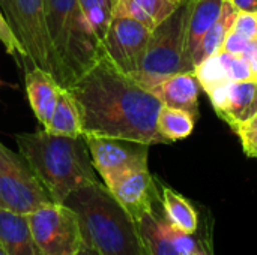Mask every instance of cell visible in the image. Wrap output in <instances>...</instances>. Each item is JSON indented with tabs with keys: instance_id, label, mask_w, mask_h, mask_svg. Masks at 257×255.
Returning a JSON list of instances; mask_svg holds the SVG:
<instances>
[{
	"instance_id": "cell-1",
	"label": "cell",
	"mask_w": 257,
	"mask_h": 255,
	"mask_svg": "<svg viewBox=\"0 0 257 255\" xmlns=\"http://www.w3.org/2000/svg\"><path fill=\"white\" fill-rule=\"evenodd\" d=\"M68 89L81 110L83 137L167 144L157 131L161 101L105 56Z\"/></svg>"
},
{
	"instance_id": "cell-2",
	"label": "cell",
	"mask_w": 257,
	"mask_h": 255,
	"mask_svg": "<svg viewBox=\"0 0 257 255\" xmlns=\"http://www.w3.org/2000/svg\"><path fill=\"white\" fill-rule=\"evenodd\" d=\"M15 141L53 203L63 204L71 192L99 182L84 137H62L44 129L17 134Z\"/></svg>"
},
{
	"instance_id": "cell-3",
	"label": "cell",
	"mask_w": 257,
	"mask_h": 255,
	"mask_svg": "<svg viewBox=\"0 0 257 255\" xmlns=\"http://www.w3.org/2000/svg\"><path fill=\"white\" fill-rule=\"evenodd\" d=\"M77 216L83 243L98 255H149L137 222L102 182L71 192L63 201Z\"/></svg>"
},
{
	"instance_id": "cell-4",
	"label": "cell",
	"mask_w": 257,
	"mask_h": 255,
	"mask_svg": "<svg viewBox=\"0 0 257 255\" xmlns=\"http://www.w3.org/2000/svg\"><path fill=\"white\" fill-rule=\"evenodd\" d=\"M50 38L60 63V86L71 87L101 57L102 45L78 0H44Z\"/></svg>"
},
{
	"instance_id": "cell-5",
	"label": "cell",
	"mask_w": 257,
	"mask_h": 255,
	"mask_svg": "<svg viewBox=\"0 0 257 255\" xmlns=\"http://www.w3.org/2000/svg\"><path fill=\"white\" fill-rule=\"evenodd\" d=\"M190 0H181L178 8L155 29L133 78L146 90L178 72L194 71L187 56V20Z\"/></svg>"
},
{
	"instance_id": "cell-6",
	"label": "cell",
	"mask_w": 257,
	"mask_h": 255,
	"mask_svg": "<svg viewBox=\"0 0 257 255\" xmlns=\"http://www.w3.org/2000/svg\"><path fill=\"white\" fill-rule=\"evenodd\" d=\"M0 8L27 60L60 84V63L50 38L44 0H0Z\"/></svg>"
},
{
	"instance_id": "cell-7",
	"label": "cell",
	"mask_w": 257,
	"mask_h": 255,
	"mask_svg": "<svg viewBox=\"0 0 257 255\" xmlns=\"http://www.w3.org/2000/svg\"><path fill=\"white\" fill-rule=\"evenodd\" d=\"M0 203L18 215H29L53 203L27 161L0 143Z\"/></svg>"
},
{
	"instance_id": "cell-8",
	"label": "cell",
	"mask_w": 257,
	"mask_h": 255,
	"mask_svg": "<svg viewBox=\"0 0 257 255\" xmlns=\"http://www.w3.org/2000/svg\"><path fill=\"white\" fill-rule=\"evenodd\" d=\"M26 219L42 255H78L84 246L78 219L65 204H44Z\"/></svg>"
},
{
	"instance_id": "cell-9",
	"label": "cell",
	"mask_w": 257,
	"mask_h": 255,
	"mask_svg": "<svg viewBox=\"0 0 257 255\" xmlns=\"http://www.w3.org/2000/svg\"><path fill=\"white\" fill-rule=\"evenodd\" d=\"M84 140L89 147L93 168L107 188L130 171L148 168L149 144L93 135H86Z\"/></svg>"
},
{
	"instance_id": "cell-10",
	"label": "cell",
	"mask_w": 257,
	"mask_h": 255,
	"mask_svg": "<svg viewBox=\"0 0 257 255\" xmlns=\"http://www.w3.org/2000/svg\"><path fill=\"white\" fill-rule=\"evenodd\" d=\"M151 30L128 17H113L102 41L104 56L123 74L134 75L143 60Z\"/></svg>"
},
{
	"instance_id": "cell-11",
	"label": "cell",
	"mask_w": 257,
	"mask_h": 255,
	"mask_svg": "<svg viewBox=\"0 0 257 255\" xmlns=\"http://www.w3.org/2000/svg\"><path fill=\"white\" fill-rule=\"evenodd\" d=\"M108 191L136 222L154 212L157 203L161 200L160 186L149 168H139L123 174L108 186Z\"/></svg>"
},
{
	"instance_id": "cell-12",
	"label": "cell",
	"mask_w": 257,
	"mask_h": 255,
	"mask_svg": "<svg viewBox=\"0 0 257 255\" xmlns=\"http://www.w3.org/2000/svg\"><path fill=\"white\" fill-rule=\"evenodd\" d=\"M208 96L218 117L235 129L256 113L257 83L256 80L227 81L209 90Z\"/></svg>"
},
{
	"instance_id": "cell-13",
	"label": "cell",
	"mask_w": 257,
	"mask_h": 255,
	"mask_svg": "<svg viewBox=\"0 0 257 255\" xmlns=\"http://www.w3.org/2000/svg\"><path fill=\"white\" fill-rule=\"evenodd\" d=\"M163 105L188 111L196 119L199 117V92L200 84L194 71L178 72L158 81L149 89Z\"/></svg>"
},
{
	"instance_id": "cell-14",
	"label": "cell",
	"mask_w": 257,
	"mask_h": 255,
	"mask_svg": "<svg viewBox=\"0 0 257 255\" xmlns=\"http://www.w3.org/2000/svg\"><path fill=\"white\" fill-rule=\"evenodd\" d=\"M24 84H26V95H27L30 108L36 120L45 129L56 108L62 86L50 72L35 65L26 69Z\"/></svg>"
},
{
	"instance_id": "cell-15",
	"label": "cell",
	"mask_w": 257,
	"mask_h": 255,
	"mask_svg": "<svg viewBox=\"0 0 257 255\" xmlns=\"http://www.w3.org/2000/svg\"><path fill=\"white\" fill-rule=\"evenodd\" d=\"M0 242L8 255H42L24 215L0 209Z\"/></svg>"
},
{
	"instance_id": "cell-16",
	"label": "cell",
	"mask_w": 257,
	"mask_h": 255,
	"mask_svg": "<svg viewBox=\"0 0 257 255\" xmlns=\"http://www.w3.org/2000/svg\"><path fill=\"white\" fill-rule=\"evenodd\" d=\"M181 3V0H116L113 17L133 18L149 30L164 21Z\"/></svg>"
},
{
	"instance_id": "cell-17",
	"label": "cell",
	"mask_w": 257,
	"mask_h": 255,
	"mask_svg": "<svg viewBox=\"0 0 257 255\" xmlns=\"http://www.w3.org/2000/svg\"><path fill=\"white\" fill-rule=\"evenodd\" d=\"M224 2L226 0H190L187 20V56L191 65L197 45L220 17Z\"/></svg>"
},
{
	"instance_id": "cell-18",
	"label": "cell",
	"mask_w": 257,
	"mask_h": 255,
	"mask_svg": "<svg viewBox=\"0 0 257 255\" xmlns=\"http://www.w3.org/2000/svg\"><path fill=\"white\" fill-rule=\"evenodd\" d=\"M160 197L163 215L172 227L188 234L197 233L199 215L190 200L166 185H160Z\"/></svg>"
},
{
	"instance_id": "cell-19",
	"label": "cell",
	"mask_w": 257,
	"mask_h": 255,
	"mask_svg": "<svg viewBox=\"0 0 257 255\" xmlns=\"http://www.w3.org/2000/svg\"><path fill=\"white\" fill-rule=\"evenodd\" d=\"M47 132L62 137H83V116L81 110L68 87H62L56 108L51 114Z\"/></svg>"
},
{
	"instance_id": "cell-20",
	"label": "cell",
	"mask_w": 257,
	"mask_h": 255,
	"mask_svg": "<svg viewBox=\"0 0 257 255\" xmlns=\"http://www.w3.org/2000/svg\"><path fill=\"white\" fill-rule=\"evenodd\" d=\"M238 12L239 11L236 9V6L230 0L224 2V6H223L220 17L209 27V30L205 33V36L202 38L200 44L197 45V48L193 54V66L199 65L202 60H205L214 54H218L221 51L224 39H226L227 33L230 32Z\"/></svg>"
},
{
	"instance_id": "cell-21",
	"label": "cell",
	"mask_w": 257,
	"mask_h": 255,
	"mask_svg": "<svg viewBox=\"0 0 257 255\" xmlns=\"http://www.w3.org/2000/svg\"><path fill=\"white\" fill-rule=\"evenodd\" d=\"M196 117L181 108L163 105L157 116V131L167 144L188 138L196 125Z\"/></svg>"
},
{
	"instance_id": "cell-22",
	"label": "cell",
	"mask_w": 257,
	"mask_h": 255,
	"mask_svg": "<svg viewBox=\"0 0 257 255\" xmlns=\"http://www.w3.org/2000/svg\"><path fill=\"white\" fill-rule=\"evenodd\" d=\"M139 231L143 239V243L146 246V251L149 255H181L172 242L164 236V233L160 228L158 222V212L157 209L148 215H145L139 222Z\"/></svg>"
},
{
	"instance_id": "cell-23",
	"label": "cell",
	"mask_w": 257,
	"mask_h": 255,
	"mask_svg": "<svg viewBox=\"0 0 257 255\" xmlns=\"http://www.w3.org/2000/svg\"><path fill=\"white\" fill-rule=\"evenodd\" d=\"M116 0H78V5L86 15L92 30L99 39L101 45L113 20V8Z\"/></svg>"
},
{
	"instance_id": "cell-24",
	"label": "cell",
	"mask_w": 257,
	"mask_h": 255,
	"mask_svg": "<svg viewBox=\"0 0 257 255\" xmlns=\"http://www.w3.org/2000/svg\"><path fill=\"white\" fill-rule=\"evenodd\" d=\"M194 74L197 77V81L200 87L208 93L209 90L230 81L227 78V74L224 71V66L218 57V54H214L205 60H202L199 65L194 66Z\"/></svg>"
},
{
	"instance_id": "cell-25",
	"label": "cell",
	"mask_w": 257,
	"mask_h": 255,
	"mask_svg": "<svg viewBox=\"0 0 257 255\" xmlns=\"http://www.w3.org/2000/svg\"><path fill=\"white\" fill-rule=\"evenodd\" d=\"M218 57L224 66V71L227 74V78L230 81H247V80H256L248 62L241 54H230L226 51H220Z\"/></svg>"
},
{
	"instance_id": "cell-26",
	"label": "cell",
	"mask_w": 257,
	"mask_h": 255,
	"mask_svg": "<svg viewBox=\"0 0 257 255\" xmlns=\"http://www.w3.org/2000/svg\"><path fill=\"white\" fill-rule=\"evenodd\" d=\"M233 132L239 137L244 153L248 158L257 159V113H254L247 120L241 122L233 129Z\"/></svg>"
},
{
	"instance_id": "cell-27",
	"label": "cell",
	"mask_w": 257,
	"mask_h": 255,
	"mask_svg": "<svg viewBox=\"0 0 257 255\" xmlns=\"http://www.w3.org/2000/svg\"><path fill=\"white\" fill-rule=\"evenodd\" d=\"M0 42H2L5 51L9 56H12L15 60H18L20 57L21 59H27L26 51L21 47V44L18 42V39L15 38L12 29L9 27V24H8V21H6V18L3 15L2 8H0Z\"/></svg>"
},
{
	"instance_id": "cell-28",
	"label": "cell",
	"mask_w": 257,
	"mask_h": 255,
	"mask_svg": "<svg viewBox=\"0 0 257 255\" xmlns=\"http://www.w3.org/2000/svg\"><path fill=\"white\" fill-rule=\"evenodd\" d=\"M232 30L250 39H257V12L239 11L235 17Z\"/></svg>"
},
{
	"instance_id": "cell-29",
	"label": "cell",
	"mask_w": 257,
	"mask_h": 255,
	"mask_svg": "<svg viewBox=\"0 0 257 255\" xmlns=\"http://www.w3.org/2000/svg\"><path fill=\"white\" fill-rule=\"evenodd\" d=\"M250 42H251L250 38H247V36H244V35H241V33L230 29V32L227 33V36L224 39L221 51H226V53H230V54H242Z\"/></svg>"
},
{
	"instance_id": "cell-30",
	"label": "cell",
	"mask_w": 257,
	"mask_h": 255,
	"mask_svg": "<svg viewBox=\"0 0 257 255\" xmlns=\"http://www.w3.org/2000/svg\"><path fill=\"white\" fill-rule=\"evenodd\" d=\"M241 56L248 62L251 72L257 80V39H251V42L248 44V47L245 48V51Z\"/></svg>"
},
{
	"instance_id": "cell-31",
	"label": "cell",
	"mask_w": 257,
	"mask_h": 255,
	"mask_svg": "<svg viewBox=\"0 0 257 255\" xmlns=\"http://www.w3.org/2000/svg\"><path fill=\"white\" fill-rule=\"evenodd\" d=\"M238 11L257 12V0H230Z\"/></svg>"
},
{
	"instance_id": "cell-32",
	"label": "cell",
	"mask_w": 257,
	"mask_h": 255,
	"mask_svg": "<svg viewBox=\"0 0 257 255\" xmlns=\"http://www.w3.org/2000/svg\"><path fill=\"white\" fill-rule=\"evenodd\" d=\"M78 255H98V254H96V252H93L92 249H89V248L83 246V248H81V251L78 252Z\"/></svg>"
},
{
	"instance_id": "cell-33",
	"label": "cell",
	"mask_w": 257,
	"mask_h": 255,
	"mask_svg": "<svg viewBox=\"0 0 257 255\" xmlns=\"http://www.w3.org/2000/svg\"><path fill=\"white\" fill-rule=\"evenodd\" d=\"M0 255H8L6 249H5V248H3V245H2V242H0Z\"/></svg>"
},
{
	"instance_id": "cell-34",
	"label": "cell",
	"mask_w": 257,
	"mask_h": 255,
	"mask_svg": "<svg viewBox=\"0 0 257 255\" xmlns=\"http://www.w3.org/2000/svg\"><path fill=\"white\" fill-rule=\"evenodd\" d=\"M5 86H9V84H6V83L0 78V87H5Z\"/></svg>"
},
{
	"instance_id": "cell-35",
	"label": "cell",
	"mask_w": 257,
	"mask_h": 255,
	"mask_svg": "<svg viewBox=\"0 0 257 255\" xmlns=\"http://www.w3.org/2000/svg\"><path fill=\"white\" fill-rule=\"evenodd\" d=\"M256 83H257V80H256ZM256 113H257V96H256Z\"/></svg>"
},
{
	"instance_id": "cell-36",
	"label": "cell",
	"mask_w": 257,
	"mask_h": 255,
	"mask_svg": "<svg viewBox=\"0 0 257 255\" xmlns=\"http://www.w3.org/2000/svg\"><path fill=\"white\" fill-rule=\"evenodd\" d=\"M0 209H3V207H2V203H0Z\"/></svg>"
},
{
	"instance_id": "cell-37",
	"label": "cell",
	"mask_w": 257,
	"mask_h": 255,
	"mask_svg": "<svg viewBox=\"0 0 257 255\" xmlns=\"http://www.w3.org/2000/svg\"><path fill=\"white\" fill-rule=\"evenodd\" d=\"M209 255H212V254H209Z\"/></svg>"
}]
</instances>
